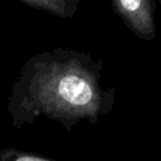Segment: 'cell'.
<instances>
[{"label":"cell","instance_id":"3","mask_svg":"<svg viewBox=\"0 0 161 161\" xmlns=\"http://www.w3.org/2000/svg\"><path fill=\"white\" fill-rule=\"evenodd\" d=\"M20 3L60 19H70L75 15L79 0H19Z\"/></svg>","mask_w":161,"mask_h":161},{"label":"cell","instance_id":"2","mask_svg":"<svg viewBox=\"0 0 161 161\" xmlns=\"http://www.w3.org/2000/svg\"><path fill=\"white\" fill-rule=\"evenodd\" d=\"M112 9L119 20L141 40L156 38L153 0H111Z\"/></svg>","mask_w":161,"mask_h":161},{"label":"cell","instance_id":"4","mask_svg":"<svg viewBox=\"0 0 161 161\" xmlns=\"http://www.w3.org/2000/svg\"><path fill=\"white\" fill-rule=\"evenodd\" d=\"M0 161H54L52 158L8 147L0 151Z\"/></svg>","mask_w":161,"mask_h":161},{"label":"cell","instance_id":"5","mask_svg":"<svg viewBox=\"0 0 161 161\" xmlns=\"http://www.w3.org/2000/svg\"><path fill=\"white\" fill-rule=\"evenodd\" d=\"M158 3H160V4H161V0H158Z\"/></svg>","mask_w":161,"mask_h":161},{"label":"cell","instance_id":"1","mask_svg":"<svg viewBox=\"0 0 161 161\" xmlns=\"http://www.w3.org/2000/svg\"><path fill=\"white\" fill-rule=\"evenodd\" d=\"M103 62L91 53L58 47L30 55L8 97L13 126L20 128L44 116L70 131L77 123L96 125L108 114L117 91L102 82Z\"/></svg>","mask_w":161,"mask_h":161}]
</instances>
